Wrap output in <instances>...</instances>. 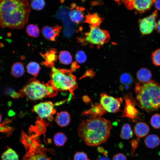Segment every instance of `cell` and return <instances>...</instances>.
Listing matches in <instances>:
<instances>
[{
	"label": "cell",
	"instance_id": "1",
	"mask_svg": "<svg viewBox=\"0 0 160 160\" xmlns=\"http://www.w3.org/2000/svg\"><path fill=\"white\" fill-rule=\"evenodd\" d=\"M31 9L25 0H0V26L21 29L28 23Z\"/></svg>",
	"mask_w": 160,
	"mask_h": 160
},
{
	"label": "cell",
	"instance_id": "2",
	"mask_svg": "<svg viewBox=\"0 0 160 160\" xmlns=\"http://www.w3.org/2000/svg\"><path fill=\"white\" fill-rule=\"evenodd\" d=\"M112 127L110 121L101 117L82 120L78 128V135L87 145L97 146L107 141Z\"/></svg>",
	"mask_w": 160,
	"mask_h": 160
},
{
	"label": "cell",
	"instance_id": "3",
	"mask_svg": "<svg viewBox=\"0 0 160 160\" xmlns=\"http://www.w3.org/2000/svg\"><path fill=\"white\" fill-rule=\"evenodd\" d=\"M137 106L150 113L160 108V84L154 80L140 84L136 83Z\"/></svg>",
	"mask_w": 160,
	"mask_h": 160
},
{
	"label": "cell",
	"instance_id": "4",
	"mask_svg": "<svg viewBox=\"0 0 160 160\" xmlns=\"http://www.w3.org/2000/svg\"><path fill=\"white\" fill-rule=\"evenodd\" d=\"M57 92L51 81L45 84L33 79L28 81L19 93L21 96H25L30 100H35L54 96Z\"/></svg>",
	"mask_w": 160,
	"mask_h": 160
},
{
	"label": "cell",
	"instance_id": "5",
	"mask_svg": "<svg viewBox=\"0 0 160 160\" xmlns=\"http://www.w3.org/2000/svg\"><path fill=\"white\" fill-rule=\"evenodd\" d=\"M72 71L52 67L51 81L57 90L68 91L73 95V91L78 85L75 76L71 73Z\"/></svg>",
	"mask_w": 160,
	"mask_h": 160
},
{
	"label": "cell",
	"instance_id": "6",
	"mask_svg": "<svg viewBox=\"0 0 160 160\" xmlns=\"http://www.w3.org/2000/svg\"><path fill=\"white\" fill-rule=\"evenodd\" d=\"M37 137V135L28 136L22 131L20 141L26 151L23 160H51L36 140Z\"/></svg>",
	"mask_w": 160,
	"mask_h": 160
},
{
	"label": "cell",
	"instance_id": "7",
	"mask_svg": "<svg viewBox=\"0 0 160 160\" xmlns=\"http://www.w3.org/2000/svg\"><path fill=\"white\" fill-rule=\"evenodd\" d=\"M85 35L84 38L79 39L81 42H86L97 47L108 42L110 39L108 32L100 28L99 26H91L89 31Z\"/></svg>",
	"mask_w": 160,
	"mask_h": 160
},
{
	"label": "cell",
	"instance_id": "8",
	"mask_svg": "<svg viewBox=\"0 0 160 160\" xmlns=\"http://www.w3.org/2000/svg\"><path fill=\"white\" fill-rule=\"evenodd\" d=\"M125 105L122 111L121 117L127 118L133 122L140 120H143L145 116L143 113H140L136 108L137 105L136 101L132 97L130 93L125 95Z\"/></svg>",
	"mask_w": 160,
	"mask_h": 160
},
{
	"label": "cell",
	"instance_id": "9",
	"mask_svg": "<svg viewBox=\"0 0 160 160\" xmlns=\"http://www.w3.org/2000/svg\"><path fill=\"white\" fill-rule=\"evenodd\" d=\"M158 16L157 11L155 10L149 16L139 20V27L142 35L150 34L156 28Z\"/></svg>",
	"mask_w": 160,
	"mask_h": 160
},
{
	"label": "cell",
	"instance_id": "10",
	"mask_svg": "<svg viewBox=\"0 0 160 160\" xmlns=\"http://www.w3.org/2000/svg\"><path fill=\"white\" fill-rule=\"evenodd\" d=\"M100 104L106 111L115 113L120 110L121 98H115L102 93L100 95Z\"/></svg>",
	"mask_w": 160,
	"mask_h": 160
},
{
	"label": "cell",
	"instance_id": "11",
	"mask_svg": "<svg viewBox=\"0 0 160 160\" xmlns=\"http://www.w3.org/2000/svg\"><path fill=\"white\" fill-rule=\"evenodd\" d=\"M33 110L42 119L51 118L52 115L55 113L53 104L51 102H45L34 105Z\"/></svg>",
	"mask_w": 160,
	"mask_h": 160
},
{
	"label": "cell",
	"instance_id": "12",
	"mask_svg": "<svg viewBox=\"0 0 160 160\" xmlns=\"http://www.w3.org/2000/svg\"><path fill=\"white\" fill-rule=\"evenodd\" d=\"M62 27L59 25L52 27L44 26L42 29V33L44 37L47 39L55 41V39L59 36Z\"/></svg>",
	"mask_w": 160,
	"mask_h": 160
},
{
	"label": "cell",
	"instance_id": "13",
	"mask_svg": "<svg viewBox=\"0 0 160 160\" xmlns=\"http://www.w3.org/2000/svg\"><path fill=\"white\" fill-rule=\"evenodd\" d=\"M91 105V108L89 110L83 112L81 115L86 116L89 118L101 117L106 112L100 103L92 104Z\"/></svg>",
	"mask_w": 160,
	"mask_h": 160
},
{
	"label": "cell",
	"instance_id": "14",
	"mask_svg": "<svg viewBox=\"0 0 160 160\" xmlns=\"http://www.w3.org/2000/svg\"><path fill=\"white\" fill-rule=\"evenodd\" d=\"M153 4V0H133V8L140 13L148 11Z\"/></svg>",
	"mask_w": 160,
	"mask_h": 160
},
{
	"label": "cell",
	"instance_id": "15",
	"mask_svg": "<svg viewBox=\"0 0 160 160\" xmlns=\"http://www.w3.org/2000/svg\"><path fill=\"white\" fill-rule=\"evenodd\" d=\"M57 53L56 49L51 48L44 54L42 53H40L45 60V61L43 63L47 67H53L54 62L57 59Z\"/></svg>",
	"mask_w": 160,
	"mask_h": 160
},
{
	"label": "cell",
	"instance_id": "16",
	"mask_svg": "<svg viewBox=\"0 0 160 160\" xmlns=\"http://www.w3.org/2000/svg\"><path fill=\"white\" fill-rule=\"evenodd\" d=\"M149 130V127L146 123L139 121L135 124L134 131L138 138H143L148 135Z\"/></svg>",
	"mask_w": 160,
	"mask_h": 160
},
{
	"label": "cell",
	"instance_id": "17",
	"mask_svg": "<svg viewBox=\"0 0 160 160\" xmlns=\"http://www.w3.org/2000/svg\"><path fill=\"white\" fill-rule=\"evenodd\" d=\"M84 10V8L78 7L72 10L69 13V16L71 20L76 24L81 22L84 18L83 13Z\"/></svg>",
	"mask_w": 160,
	"mask_h": 160
},
{
	"label": "cell",
	"instance_id": "18",
	"mask_svg": "<svg viewBox=\"0 0 160 160\" xmlns=\"http://www.w3.org/2000/svg\"><path fill=\"white\" fill-rule=\"evenodd\" d=\"M151 71L148 68H142L137 71L136 74V78L141 83L145 84L151 80L152 78Z\"/></svg>",
	"mask_w": 160,
	"mask_h": 160
},
{
	"label": "cell",
	"instance_id": "19",
	"mask_svg": "<svg viewBox=\"0 0 160 160\" xmlns=\"http://www.w3.org/2000/svg\"><path fill=\"white\" fill-rule=\"evenodd\" d=\"M71 120L69 114L66 111H62L58 113L56 116L55 121L60 126L63 127L69 124Z\"/></svg>",
	"mask_w": 160,
	"mask_h": 160
},
{
	"label": "cell",
	"instance_id": "20",
	"mask_svg": "<svg viewBox=\"0 0 160 160\" xmlns=\"http://www.w3.org/2000/svg\"><path fill=\"white\" fill-rule=\"evenodd\" d=\"M144 143L147 148H154L160 145V138L155 134H150L145 138Z\"/></svg>",
	"mask_w": 160,
	"mask_h": 160
},
{
	"label": "cell",
	"instance_id": "21",
	"mask_svg": "<svg viewBox=\"0 0 160 160\" xmlns=\"http://www.w3.org/2000/svg\"><path fill=\"white\" fill-rule=\"evenodd\" d=\"M103 20L97 13L89 14L85 16L84 22L89 24L92 27L99 26Z\"/></svg>",
	"mask_w": 160,
	"mask_h": 160
},
{
	"label": "cell",
	"instance_id": "22",
	"mask_svg": "<svg viewBox=\"0 0 160 160\" xmlns=\"http://www.w3.org/2000/svg\"><path fill=\"white\" fill-rule=\"evenodd\" d=\"M24 68L23 64L20 62L14 63L11 69V74L15 77L22 76L24 73Z\"/></svg>",
	"mask_w": 160,
	"mask_h": 160
},
{
	"label": "cell",
	"instance_id": "23",
	"mask_svg": "<svg viewBox=\"0 0 160 160\" xmlns=\"http://www.w3.org/2000/svg\"><path fill=\"white\" fill-rule=\"evenodd\" d=\"M133 135V131L130 125L127 123L124 124L121 132L120 137L124 140H129L132 137Z\"/></svg>",
	"mask_w": 160,
	"mask_h": 160
},
{
	"label": "cell",
	"instance_id": "24",
	"mask_svg": "<svg viewBox=\"0 0 160 160\" xmlns=\"http://www.w3.org/2000/svg\"><path fill=\"white\" fill-rule=\"evenodd\" d=\"M2 160H19V157L16 152L10 147L7 149L2 154Z\"/></svg>",
	"mask_w": 160,
	"mask_h": 160
},
{
	"label": "cell",
	"instance_id": "25",
	"mask_svg": "<svg viewBox=\"0 0 160 160\" xmlns=\"http://www.w3.org/2000/svg\"><path fill=\"white\" fill-rule=\"evenodd\" d=\"M26 31L27 34L33 38L38 37L40 34V30L38 26L36 24H30L26 27Z\"/></svg>",
	"mask_w": 160,
	"mask_h": 160
},
{
	"label": "cell",
	"instance_id": "26",
	"mask_svg": "<svg viewBox=\"0 0 160 160\" xmlns=\"http://www.w3.org/2000/svg\"><path fill=\"white\" fill-rule=\"evenodd\" d=\"M58 57L60 62L64 64L69 65L72 61V57L71 54L67 51L63 50L60 52Z\"/></svg>",
	"mask_w": 160,
	"mask_h": 160
},
{
	"label": "cell",
	"instance_id": "27",
	"mask_svg": "<svg viewBox=\"0 0 160 160\" xmlns=\"http://www.w3.org/2000/svg\"><path fill=\"white\" fill-rule=\"evenodd\" d=\"M66 135L63 132H58L54 135V141L55 145L57 146L63 145L67 140Z\"/></svg>",
	"mask_w": 160,
	"mask_h": 160
},
{
	"label": "cell",
	"instance_id": "28",
	"mask_svg": "<svg viewBox=\"0 0 160 160\" xmlns=\"http://www.w3.org/2000/svg\"><path fill=\"white\" fill-rule=\"evenodd\" d=\"M12 119H7L2 123L0 124V132L4 133L9 136L12 134L14 128L10 127L7 124L12 122Z\"/></svg>",
	"mask_w": 160,
	"mask_h": 160
},
{
	"label": "cell",
	"instance_id": "29",
	"mask_svg": "<svg viewBox=\"0 0 160 160\" xmlns=\"http://www.w3.org/2000/svg\"><path fill=\"white\" fill-rule=\"evenodd\" d=\"M40 69L39 65L35 62H31L27 66L28 72L34 76H36L39 73Z\"/></svg>",
	"mask_w": 160,
	"mask_h": 160
},
{
	"label": "cell",
	"instance_id": "30",
	"mask_svg": "<svg viewBox=\"0 0 160 160\" xmlns=\"http://www.w3.org/2000/svg\"><path fill=\"white\" fill-rule=\"evenodd\" d=\"M30 7L32 9L36 10H41L44 7L45 3L43 0H33L31 1Z\"/></svg>",
	"mask_w": 160,
	"mask_h": 160
},
{
	"label": "cell",
	"instance_id": "31",
	"mask_svg": "<svg viewBox=\"0 0 160 160\" xmlns=\"http://www.w3.org/2000/svg\"><path fill=\"white\" fill-rule=\"evenodd\" d=\"M151 124L155 129L160 128V114L156 113L153 115L151 118Z\"/></svg>",
	"mask_w": 160,
	"mask_h": 160
},
{
	"label": "cell",
	"instance_id": "32",
	"mask_svg": "<svg viewBox=\"0 0 160 160\" xmlns=\"http://www.w3.org/2000/svg\"><path fill=\"white\" fill-rule=\"evenodd\" d=\"M151 60L153 64L156 66H160V48L155 50L151 55Z\"/></svg>",
	"mask_w": 160,
	"mask_h": 160
},
{
	"label": "cell",
	"instance_id": "33",
	"mask_svg": "<svg viewBox=\"0 0 160 160\" xmlns=\"http://www.w3.org/2000/svg\"><path fill=\"white\" fill-rule=\"evenodd\" d=\"M120 80L122 84L126 85L131 84L133 82L132 76L129 74L127 73H124L121 75Z\"/></svg>",
	"mask_w": 160,
	"mask_h": 160
},
{
	"label": "cell",
	"instance_id": "34",
	"mask_svg": "<svg viewBox=\"0 0 160 160\" xmlns=\"http://www.w3.org/2000/svg\"><path fill=\"white\" fill-rule=\"evenodd\" d=\"M75 58L78 63L82 64L84 63L86 61L87 57L84 51L79 50L76 53Z\"/></svg>",
	"mask_w": 160,
	"mask_h": 160
},
{
	"label": "cell",
	"instance_id": "35",
	"mask_svg": "<svg viewBox=\"0 0 160 160\" xmlns=\"http://www.w3.org/2000/svg\"><path fill=\"white\" fill-rule=\"evenodd\" d=\"M74 160H89L87 154L83 151L77 152L74 154Z\"/></svg>",
	"mask_w": 160,
	"mask_h": 160
},
{
	"label": "cell",
	"instance_id": "36",
	"mask_svg": "<svg viewBox=\"0 0 160 160\" xmlns=\"http://www.w3.org/2000/svg\"><path fill=\"white\" fill-rule=\"evenodd\" d=\"M140 139L139 138L137 139H132L130 142L129 143L131 145L132 149L131 151V155L132 156H134V154L136 149L138 147L139 144Z\"/></svg>",
	"mask_w": 160,
	"mask_h": 160
},
{
	"label": "cell",
	"instance_id": "37",
	"mask_svg": "<svg viewBox=\"0 0 160 160\" xmlns=\"http://www.w3.org/2000/svg\"><path fill=\"white\" fill-rule=\"evenodd\" d=\"M112 160H127L126 156L121 153L115 154Z\"/></svg>",
	"mask_w": 160,
	"mask_h": 160
},
{
	"label": "cell",
	"instance_id": "38",
	"mask_svg": "<svg viewBox=\"0 0 160 160\" xmlns=\"http://www.w3.org/2000/svg\"><path fill=\"white\" fill-rule=\"evenodd\" d=\"M126 7L129 10L133 9V0H126L122 1Z\"/></svg>",
	"mask_w": 160,
	"mask_h": 160
},
{
	"label": "cell",
	"instance_id": "39",
	"mask_svg": "<svg viewBox=\"0 0 160 160\" xmlns=\"http://www.w3.org/2000/svg\"><path fill=\"white\" fill-rule=\"evenodd\" d=\"M95 74L94 72L92 71L91 69H89L86 71L85 75L83 76V77H84L86 76H88L92 77L94 76Z\"/></svg>",
	"mask_w": 160,
	"mask_h": 160
},
{
	"label": "cell",
	"instance_id": "40",
	"mask_svg": "<svg viewBox=\"0 0 160 160\" xmlns=\"http://www.w3.org/2000/svg\"><path fill=\"white\" fill-rule=\"evenodd\" d=\"M153 1L156 8L160 11V0H153Z\"/></svg>",
	"mask_w": 160,
	"mask_h": 160
},
{
	"label": "cell",
	"instance_id": "41",
	"mask_svg": "<svg viewBox=\"0 0 160 160\" xmlns=\"http://www.w3.org/2000/svg\"><path fill=\"white\" fill-rule=\"evenodd\" d=\"M157 31L160 33V19L156 23V26L155 28Z\"/></svg>",
	"mask_w": 160,
	"mask_h": 160
},
{
	"label": "cell",
	"instance_id": "42",
	"mask_svg": "<svg viewBox=\"0 0 160 160\" xmlns=\"http://www.w3.org/2000/svg\"><path fill=\"white\" fill-rule=\"evenodd\" d=\"M83 100L84 102L86 103L89 101L90 99L87 96H84L83 97Z\"/></svg>",
	"mask_w": 160,
	"mask_h": 160
},
{
	"label": "cell",
	"instance_id": "43",
	"mask_svg": "<svg viewBox=\"0 0 160 160\" xmlns=\"http://www.w3.org/2000/svg\"><path fill=\"white\" fill-rule=\"evenodd\" d=\"M97 160H111V159L108 157L102 156L98 158Z\"/></svg>",
	"mask_w": 160,
	"mask_h": 160
},
{
	"label": "cell",
	"instance_id": "44",
	"mask_svg": "<svg viewBox=\"0 0 160 160\" xmlns=\"http://www.w3.org/2000/svg\"><path fill=\"white\" fill-rule=\"evenodd\" d=\"M97 150L100 153H103L104 151L103 148L101 147H98L97 148Z\"/></svg>",
	"mask_w": 160,
	"mask_h": 160
},
{
	"label": "cell",
	"instance_id": "45",
	"mask_svg": "<svg viewBox=\"0 0 160 160\" xmlns=\"http://www.w3.org/2000/svg\"><path fill=\"white\" fill-rule=\"evenodd\" d=\"M2 119V116L0 113V124L1 121Z\"/></svg>",
	"mask_w": 160,
	"mask_h": 160
}]
</instances>
